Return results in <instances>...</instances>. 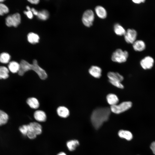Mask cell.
Instances as JSON below:
<instances>
[{"label": "cell", "mask_w": 155, "mask_h": 155, "mask_svg": "<svg viewBox=\"0 0 155 155\" xmlns=\"http://www.w3.org/2000/svg\"><path fill=\"white\" fill-rule=\"evenodd\" d=\"M150 148L153 153L155 154V141L152 143Z\"/></svg>", "instance_id": "32"}, {"label": "cell", "mask_w": 155, "mask_h": 155, "mask_svg": "<svg viewBox=\"0 0 155 155\" xmlns=\"http://www.w3.org/2000/svg\"><path fill=\"white\" fill-rule=\"evenodd\" d=\"M154 63L153 58L150 56H147L142 59L140 63L143 69L147 70L152 68L153 66Z\"/></svg>", "instance_id": "8"}, {"label": "cell", "mask_w": 155, "mask_h": 155, "mask_svg": "<svg viewBox=\"0 0 155 155\" xmlns=\"http://www.w3.org/2000/svg\"><path fill=\"white\" fill-rule=\"evenodd\" d=\"M19 129L20 133L23 135L26 136L29 129V125L28 124L23 125L19 127Z\"/></svg>", "instance_id": "28"}, {"label": "cell", "mask_w": 155, "mask_h": 155, "mask_svg": "<svg viewBox=\"0 0 155 155\" xmlns=\"http://www.w3.org/2000/svg\"><path fill=\"white\" fill-rule=\"evenodd\" d=\"M29 125L30 130L37 135L41 134L42 132V127L40 123L34 122L30 123Z\"/></svg>", "instance_id": "10"}, {"label": "cell", "mask_w": 155, "mask_h": 155, "mask_svg": "<svg viewBox=\"0 0 155 155\" xmlns=\"http://www.w3.org/2000/svg\"><path fill=\"white\" fill-rule=\"evenodd\" d=\"M57 155H67L66 154L63 152H61L58 153Z\"/></svg>", "instance_id": "36"}, {"label": "cell", "mask_w": 155, "mask_h": 155, "mask_svg": "<svg viewBox=\"0 0 155 155\" xmlns=\"http://www.w3.org/2000/svg\"><path fill=\"white\" fill-rule=\"evenodd\" d=\"M7 67L9 72L13 74L18 73L20 68V63L15 61H11Z\"/></svg>", "instance_id": "9"}, {"label": "cell", "mask_w": 155, "mask_h": 155, "mask_svg": "<svg viewBox=\"0 0 155 155\" xmlns=\"http://www.w3.org/2000/svg\"><path fill=\"white\" fill-rule=\"evenodd\" d=\"M118 135L120 137L124 138L127 140H130L133 138L132 133L127 130H121L119 131Z\"/></svg>", "instance_id": "21"}, {"label": "cell", "mask_w": 155, "mask_h": 155, "mask_svg": "<svg viewBox=\"0 0 155 155\" xmlns=\"http://www.w3.org/2000/svg\"><path fill=\"white\" fill-rule=\"evenodd\" d=\"M37 16L41 20H45L49 18V13L46 10H43L38 12Z\"/></svg>", "instance_id": "27"}, {"label": "cell", "mask_w": 155, "mask_h": 155, "mask_svg": "<svg viewBox=\"0 0 155 155\" xmlns=\"http://www.w3.org/2000/svg\"><path fill=\"white\" fill-rule=\"evenodd\" d=\"M9 71L7 67L4 65H0V80H6L9 77Z\"/></svg>", "instance_id": "13"}, {"label": "cell", "mask_w": 155, "mask_h": 155, "mask_svg": "<svg viewBox=\"0 0 155 155\" xmlns=\"http://www.w3.org/2000/svg\"><path fill=\"white\" fill-rule=\"evenodd\" d=\"M11 56L8 52L4 51L0 53V63L3 65L8 64L11 61Z\"/></svg>", "instance_id": "15"}, {"label": "cell", "mask_w": 155, "mask_h": 155, "mask_svg": "<svg viewBox=\"0 0 155 155\" xmlns=\"http://www.w3.org/2000/svg\"><path fill=\"white\" fill-rule=\"evenodd\" d=\"M111 111L110 108L107 107H99L94 110L91 115V120L95 128H99L108 119Z\"/></svg>", "instance_id": "1"}, {"label": "cell", "mask_w": 155, "mask_h": 155, "mask_svg": "<svg viewBox=\"0 0 155 155\" xmlns=\"http://www.w3.org/2000/svg\"><path fill=\"white\" fill-rule=\"evenodd\" d=\"M89 73L96 78H99L101 75L102 69L96 66H92L89 69Z\"/></svg>", "instance_id": "12"}, {"label": "cell", "mask_w": 155, "mask_h": 155, "mask_svg": "<svg viewBox=\"0 0 155 155\" xmlns=\"http://www.w3.org/2000/svg\"><path fill=\"white\" fill-rule=\"evenodd\" d=\"M27 38L28 42L32 44L38 43L40 39L39 36L33 32L29 33L27 35Z\"/></svg>", "instance_id": "22"}, {"label": "cell", "mask_w": 155, "mask_h": 155, "mask_svg": "<svg viewBox=\"0 0 155 155\" xmlns=\"http://www.w3.org/2000/svg\"><path fill=\"white\" fill-rule=\"evenodd\" d=\"M28 1L31 4H38L39 2V0H29Z\"/></svg>", "instance_id": "33"}, {"label": "cell", "mask_w": 155, "mask_h": 155, "mask_svg": "<svg viewBox=\"0 0 155 155\" xmlns=\"http://www.w3.org/2000/svg\"><path fill=\"white\" fill-rule=\"evenodd\" d=\"M132 105V102L130 101L123 102L119 104L111 106L110 110L113 113L119 114L125 112L129 109Z\"/></svg>", "instance_id": "4"}, {"label": "cell", "mask_w": 155, "mask_h": 155, "mask_svg": "<svg viewBox=\"0 0 155 155\" xmlns=\"http://www.w3.org/2000/svg\"><path fill=\"white\" fill-rule=\"evenodd\" d=\"M37 135L34 132L31 131L30 129L28 133L26 136L30 139L32 140L35 139Z\"/></svg>", "instance_id": "30"}, {"label": "cell", "mask_w": 155, "mask_h": 155, "mask_svg": "<svg viewBox=\"0 0 155 155\" xmlns=\"http://www.w3.org/2000/svg\"><path fill=\"white\" fill-rule=\"evenodd\" d=\"M114 29L115 33L119 36L124 35L126 31L123 27L118 23L115 24Z\"/></svg>", "instance_id": "25"}, {"label": "cell", "mask_w": 155, "mask_h": 155, "mask_svg": "<svg viewBox=\"0 0 155 155\" xmlns=\"http://www.w3.org/2000/svg\"><path fill=\"white\" fill-rule=\"evenodd\" d=\"M95 10L97 15L100 18L104 19L106 17V11L103 7L100 5L97 6L95 7Z\"/></svg>", "instance_id": "18"}, {"label": "cell", "mask_w": 155, "mask_h": 155, "mask_svg": "<svg viewBox=\"0 0 155 155\" xmlns=\"http://www.w3.org/2000/svg\"><path fill=\"white\" fill-rule=\"evenodd\" d=\"M24 13L25 14L27 17L30 19H32L33 17V14L31 11H24Z\"/></svg>", "instance_id": "31"}, {"label": "cell", "mask_w": 155, "mask_h": 155, "mask_svg": "<svg viewBox=\"0 0 155 155\" xmlns=\"http://www.w3.org/2000/svg\"><path fill=\"white\" fill-rule=\"evenodd\" d=\"M21 21L20 14L17 12L7 16L5 19V24L7 27L16 28L20 25Z\"/></svg>", "instance_id": "3"}, {"label": "cell", "mask_w": 155, "mask_h": 155, "mask_svg": "<svg viewBox=\"0 0 155 155\" xmlns=\"http://www.w3.org/2000/svg\"><path fill=\"white\" fill-rule=\"evenodd\" d=\"M20 64V69L18 73L19 76H22L26 72L32 70L35 72L41 80H44L47 78L46 73L39 65L36 60H34L32 64H30L25 60H22Z\"/></svg>", "instance_id": "2"}, {"label": "cell", "mask_w": 155, "mask_h": 155, "mask_svg": "<svg viewBox=\"0 0 155 155\" xmlns=\"http://www.w3.org/2000/svg\"><path fill=\"white\" fill-rule=\"evenodd\" d=\"M9 12L8 6L4 3H0V16H3L8 14Z\"/></svg>", "instance_id": "26"}, {"label": "cell", "mask_w": 155, "mask_h": 155, "mask_svg": "<svg viewBox=\"0 0 155 155\" xmlns=\"http://www.w3.org/2000/svg\"><path fill=\"white\" fill-rule=\"evenodd\" d=\"M5 1V0H0V3H3Z\"/></svg>", "instance_id": "38"}, {"label": "cell", "mask_w": 155, "mask_h": 155, "mask_svg": "<svg viewBox=\"0 0 155 155\" xmlns=\"http://www.w3.org/2000/svg\"><path fill=\"white\" fill-rule=\"evenodd\" d=\"M106 100L108 104L111 106L117 104L119 99L117 96L115 94H109L106 96Z\"/></svg>", "instance_id": "19"}, {"label": "cell", "mask_w": 155, "mask_h": 155, "mask_svg": "<svg viewBox=\"0 0 155 155\" xmlns=\"http://www.w3.org/2000/svg\"><path fill=\"white\" fill-rule=\"evenodd\" d=\"M132 1L136 4H140L142 3H144L145 0H133Z\"/></svg>", "instance_id": "34"}, {"label": "cell", "mask_w": 155, "mask_h": 155, "mask_svg": "<svg viewBox=\"0 0 155 155\" xmlns=\"http://www.w3.org/2000/svg\"><path fill=\"white\" fill-rule=\"evenodd\" d=\"M57 112L59 116L63 118H66L69 115V109L66 107L63 106L59 107L57 109Z\"/></svg>", "instance_id": "16"}, {"label": "cell", "mask_w": 155, "mask_h": 155, "mask_svg": "<svg viewBox=\"0 0 155 155\" xmlns=\"http://www.w3.org/2000/svg\"><path fill=\"white\" fill-rule=\"evenodd\" d=\"M94 18V13L93 11L91 9H87L84 13L82 20L85 26L89 27L92 25Z\"/></svg>", "instance_id": "6"}, {"label": "cell", "mask_w": 155, "mask_h": 155, "mask_svg": "<svg viewBox=\"0 0 155 155\" xmlns=\"http://www.w3.org/2000/svg\"><path fill=\"white\" fill-rule=\"evenodd\" d=\"M26 8L27 9L28 11L31 10V8L29 6H27Z\"/></svg>", "instance_id": "37"}, {"label": "cell", "mask_w": 155, "mask_h": 155, "mask_svg": "<svg viewBox=\"0 0 155 155\" xmlns=\"http://www.w3.org/2000/svg\"><path fill=\"white\" fill-rule=\"evenodd\" d=\"M133 47L134 49L138 51H141L145 49L146 45L142 40H139L135 41L133 44Z\"/></svg>", "instance_id": "17"}, {"label": "cell", "mask_w": 155, "mask_h": 155, "mask_svg": "<svg viewBox=\"0 0 155 155\" xmlns=\"http://www.w3.org/2000/svg\"><path fill=\"white\" fill-rule=\"evenodd\" d=\"M31 11L34 15L37 16L38 13V11L35 9L33 8H31Z\"/></svg>", "instance_id": "35"}, {"label": "cell", "mask_w": 155, "mask_h": 155, "mask_svg": "<svg viewBox=\"0 0 155 155\" xmlns=\"http://www.w3.org/2000/svg\"><path fill=\"white\" fill-rule=\"evenodd\" d=\"M26 102L30 108L33 109H37L39 106V103L38 100L34 97H30L28 98Z\"/></svg>", "instance_id": "20"}, {"label": "cell", "mask_w": 155, "mask_h": 155, "mask_svg": "<svg viewBox=\"0 0 155 155\" xmlns=\"http://www.w3.org/2000/svg\"><path fill=\"white\" fill-rule=\"evenodd\" d=\"M108 80L110 83L112 84L118 88L120 89H123L124 88V86L121 83V82L118 81H113L109 80Z\"/></svg>", "instance_id": "29"}, {"label": "cell", "mask_w": 155, "mask_h": 155, "mask_svg": "<svg viewBox=\"0 0 155 155\" xmlns=\"http://www.w3.org/2000/svg\"><path fill=\"white\" fill-rule=\"evenodd\" d=\"M34 117L37 121L39 122H45L47 118L46 113L40 110H37L34 112Z\"/></svg>", "instance_id": "11"}, {"label": "cell", "mask_w": 155, "mask_h": 155, "mask_svg": "<svg viewBox=\"0 0 155 155\" xmlns=\"http://www.w3.org/2000/svg\"><path fill=\"white\" fill-rule=\"evenodd\" d=\"M109 80L113 81L121 82L124 79L122 75L117 72H109L107 74Z\"/></svg>", "instance_id": "14"}, {"label": "cell", "mask_w": 155, "mask_h": 155, "mask_svg": "<svg viewBox=\"0 0 155 155\" xmlns=\"http://www.w3.org/2000/svg\"><path fill=\"white\" fill-rule=\"evenodd\" d=\"M137 32L134 29H128L124 35L125 41L128 43L133 44L136 41Z\"/></svg>", "instance_id": "7"}, {"label": "cell", "mask_w": 155, "mask_h": 155, "mask_svg": "<svg viewBox=\"0 0 155 155\" xmlns=\"http://www.w3.org/2000/svg\"><path fill=\"white\" fill-rule=\"evenodd\" d=\"M9 119L8 114L4 111L0 109V126L6 124Z\"/></svg>", "instance_id": "24"}, {"label": "cell", "mask_w": 155, "mask_h": 155, "mask_svg": "<svg viewBox=\"0 0 155 155\" xmlns=\"http://www.w3.org/2000/svg\"><path fill=\"white\" fill-rule=\"evenodd\" d=\"M128 55V53L127 51L117 49L113 53L111 59L114 62L120 63H123L127 61Z\"/></svg>", "instance_id": "5"}, {"label": "cell", "mask_w": 155, "mask_h": 155, "mask_svg": "<svg viewBox=\"0 0 155 155\" xmlns=\"http://www.w3.org/2000/svg\"><path fill=\"white\" fill-rule=\"evenodd\" d=\"M66 144L69 150L72 151L74 150L79 145V142L77 140H72L68 141Z\"/></svg>", "instance_id": "23"}]
</instances>
